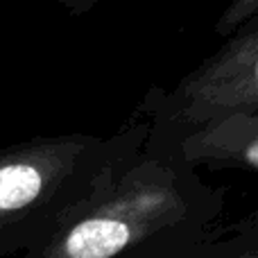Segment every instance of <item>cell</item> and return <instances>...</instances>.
I'll list each match as a JSON object with an SVG mask.
<instances>
[{
    "label": "cell",
    "mask_w": 258,
    "mask_h": 258,
    "mask_svg": "<svg viewBox=\"0 0 258 258\" xmlns=\"http://www.w3.org/2000/svg\"><path fill=\"white\" fill-rule=\"evenodd\" d=\"M192 213L186 181L163 161L118 168L113 161L93 188L68 206L25 251V258H116Z\"/></svg>",
    "instance_id": "cell-1"
},
{
    "label": "cell",
    "mask_w": 258,
    "mask_h": 258,
    "mask_svg": "<svg viewBox=\"0 0 258 258\" xmlns=\"http://www.w3.org/2000/svg\"><path fill=\"white\" fill-rule=\"evenodd\" d=\"M258 30L256 18L200 71L188 75L172 102L179 120L197 132L258 109Z\"/></svg>",
    "instance_id": "cell-3"
},
{
    "label": "cell",
    "mask_w": 258,
    "mask_h": 258,
    "mask_svg": "<svg viewBox=\"0 0 258 258\" xmlns=\"http://www.w3.org/2000/svg\"><path fill=\"white\" fill-rule=\"evenodd\" d=\"M240 258H258V256H256V254H254V251H249V254H242V256H240Z\"/></svg>",
    "instance_id": "cell-4"
},
{
    "label": "cell",
    "mask_w": 258,
    "mask_h": 258,
    "mask_svg": "<svg viewBox=\"0 0 258 258\" xmlns=\"http://www.w3.org/2000/svg\"><path fill=\"white\" fill-rule=\"evenodd\" d=\"M116 145L84 134L45 136L0 150V254L27 249L93 188Z\"/></svg>",
    "instance_id": "cell-2"
}]
</instances>
